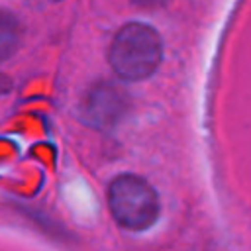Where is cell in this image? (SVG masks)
<instances>
[{
  "label": "cell",
  "mask_w": 251,
  "mask_h": 251,
  "mask_svg": "<svg viewBox=\"0 0 251 251\" xmlns=\"http://www.w3.org/2000/svg\"><path fill=\"white\" fill-rule=\"evenodd\" d=\"M163 59V41L155 27L131 22L122 25L108 51L114 73L124 80H143L151 76Z\"/></svg>",
  "instance_id": "6da1fadb"
},
{
  "label": "cell",
  "mask_w": 251,
  "mask_h": 251,
  "mask_svg": "<svg viewBox=\"0 0 251 251\" xmlns=\"http://www.w3.org/2000/svg\"><path fill=\"white\" fill-rule=\"evenodd\" d=\"M108 206L114 220L131 231L151 227L161 210L155 188L135 175H120L110 182Z\"/></svg>",
  "instance_id": "7a4b0ae2"
},
{
  "label": "cell",
  "mask_w": 251,
  "mask_h": 251,
  "mask_svg": "<svg viewBox=\"0 0 251 251\" xmlns=\"http://www.w3.org/2000/svg\"><path fill=\"white\" fill-rule=\"evenodd\" d=\"M127 106L129 98L124 88L114 82H98L88 90L80 106V114L92 127L106 129L118 124V120L127 112Z\"/></svg>",
  "instance_id": "3957f363"
},
{
  "label": "cell",
  "mask_w": 251,
  "mask_h": 251,
  "mask_svg": "<svg viewBox=\"0 0 251 251\" xmlns=\"http://www.w3.org/2000/svg\"><path fill=\"white\" fill-rule=\"evenodd\" d=\"M20 39H22L20 22L8 12H0V61L16 53Z\"/></svg>",
  "instance_id": "277c9868"
},
{
  "label": "cell",
  "mask_w": 251,
  "mask_h": 251,
  "mask_svg": "<svg viewBox=\"0 0 251 251\" xmlns=\"http://www.w3.org/2000/svg\"><path fill=\"white\" fill-rule=\"evenodd\" d=\"M12 88V82H10V78L6 76V75H0V96H4L8 90Z\"/></svg>",
  "instance_id": "5b68a950"
},
{
  "label": "cell",
  "mask_w": 251,
  "mask_h": 251,
  "mask_svg": "<svg viewBox=\"0 0 251 251\" xmlns=\"http://www.w3.org/2000/svg\"><path fill=\"white\" fill-rule=\"evenodd\" d=\"M137 4H141V6H159V4H163L165 0H135Z\"/></svg>",
  "instance_id": "8992f818"
},
{
  "label": "cell",
  "mask_w": 251,
  "mask_h": 251,
  "mask_svg": "<svg viewBox=\"0 0 251 251\" xmlns=\"http://www.w3.org/2000/svg\"><path fill=\"white\" fill-rule=\"evenodd\" d=\"M37 2H57V0H37Z\"/></svg>",
  "instance_id": "52a82bcc"
}]
</instances>
